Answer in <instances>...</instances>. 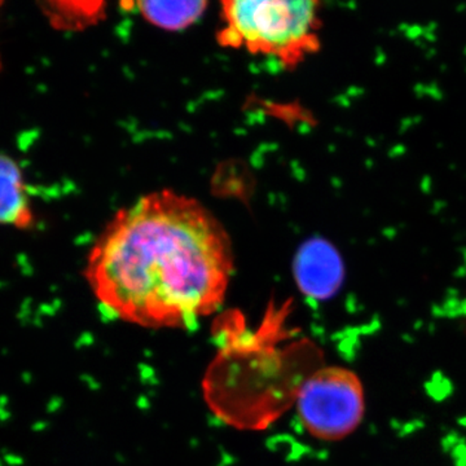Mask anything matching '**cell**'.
Returning a JSON list of instances; mask_svg holds the SVG:
<instances>
[{
    "label": "cell",
    "mask_w": 466,
    "mask_h": 466,
    "mask_svg": "<svg viewBox=\"0 0 466 466\" xmlns=\"http://www.w3.org/2000/svg\"><path fill=\"white\" fill-rule=\"evenodd\" d=\"M231 238L200 201L159 189L116 211L92 245L85 279L104 314L149 329H193L222 308Z\"/></svg>",
    "instance_id": "cell-1"
},
{
    "label": "cell",
    "mask_w": 466,
    "mask_h": 466,
    "mask_svg": "<svg viewBox=\"0 0 466 466\" xmlns=\"http://www.w3.org/2000/svg\"><path fill=\"white\" fill-rule=\"evenodd\" d=\"M320 8L314 0H228L218 41L291 69L320 50Z\"/></svg>",
    "instance_id": "cell-2"
},
{
    "label": "cell",
    "mask_w": 466,
    "mask_h": 466,
    "mask_svg": "<svg viewBox=\"0 0 466 466\" xmlns=\"http://www.w3.org/2000/svg\"><path fill=\"white\" fill-rule=\"evenodd\" d=\"M297 410L300 425L311 437L325 441L345 440L366 415L363 382L349 368H320L300 386Z\"/></svg>",
    "instance_id": "cell-3"
},
{
    "label": "cell",
    "mask_w": 466,
    "mask_h": 466,
    "mask_svg": "<svg viewBox=\"0 0 466 466\" xmlns=\"http://www.w3.org/2000/svg\"><path fill=\"white\" fill-rule=\"evenodd\" d=\"M32 193L16 159L0 152V227L30 229L35 226Z\"/></svg>",
    "instance_id": "cell-4"
},
{
    "label": "cell",
    "mask_w": 466,
    "mask_h": 466,
    "mask_svg": "<svg viewBox=\"0 0 466 466\" xmlns=\"http://www.w3.org/2000/svg\"><path fill=\"white\" fill-rule=\"evenodd\" d=\"M300 288L312 299H330L342 283V265L330 250L319 251L315 258L302 260Z\"/></svg>",
    "instance_id": "cell-5"
},
{
    "label": "cell",
    "mask_w": 466,
    "mask_h": 466,
    "mask_svg": "<svg viewBox=\"0 0 466 466\" xmlns=\"http://www.w3.org/2000/svg\"><path fill=\"white\" fill-rule=\"evenodd\" d=\"M137 11L153 25L167 30H183L198 20L207 2H139Z\"/></svg>",
    "instance_id": "cell-6"
}]
</instances>
